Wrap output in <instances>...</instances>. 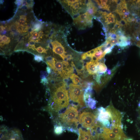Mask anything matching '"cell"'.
<instances>
[{"instance_id": "1", "label": "cell", "mask_w": 140, "mask_h": 140, "mask_svg": "<svg viewBox=\"0 0 140 140\" xmlns=\"http://www.w3.org/2000/svg\"><path fill=\"white\" fill-rule=\"evenodd\" d=\"M67 86L66 83L63 82L55 85L51 93L49 88L47 89L50 94L47 109L52 116L59 114L69 105V99Z\"/></svg>"}, {"instance_id": "2", "label": "cell", "mask_w": 140, "mask_h": 140, "mask_svg": "<svg viewBox=\"0 0 140 140\" xmlns=\"http://www.w3.org/2000/svg\"><path fill=\"white\" fill-rule=\"evenodd\" d=\"M77 106L74 104L69 106L63 112L59 114L56 119V124L62 125L68 130L76 132L78 125V112Z\"/></svg>"}, {"instance_id": "3", "label": "cell", "mask_w": 140, "mask_h": 140, "mask_svg": "<svg viewBox=\"0 0 140 140\" xmlns=\"http://www.w3.org/2000/svg\"><path fill=\"white\" fill-rule=\"evenodd\" d=\"M58 1L62 7L73 18L86 11L87 1L86 0Z\"/></svg>"}, {"instance_id": "4", "label": "cell", "mask_w": 140, "mask_h": 140, "mask_svg": "<svg viewBox=\"0 0 140 140\" xmlns=\"http://www.w3.org/2000/svg\"><path fill=\"white\" fill-rule=\"evenodd\" d=\"M79 123L87 129H92L96 125L97 115L86 110L80 113L78 117Z\"/></svg>"}, {"instance_id": "5", "label": "cell", "mask_w": 140, "mask_h": 140, "mask_svg": "<svg viewBox=\"0 0 140 140\" xmlns=\"http://www.w3.org/2000/svg\"><path fill=\"white\" fill-rule=\"evenodd\" d=\"M69 96L72 101L78 103L81 108L85 107L82 87L79 85L71 83L68 86Z\"/></svg>"}, {"instance_id": "6", "label": "cell", "mask_w": 140, "mask_h": 140, "mask_svg": "<svg viewBox=\"0 0 140 140\" xmlns=\"http://www.w3.org/2000/svg\"><path fill=\"white\" fill-rule=\"evenodd\" d=\"M55 60L54 72L64 79H68L74 71L72 64L70 65L68 61L58 60L55 58Z\"/></svg>"}, {"instance_id": "7", "label": "cell", "mask_w": 140, "mask_h": 140, "mask_svg": "<svg viewBox=\"0 0 140 140\" xmlns=\"http://www.w3.org/2000/svg\"><path fill=\"white\" fill-rule=\"evenodd\" d=\"M93 17L86 11L73 18V24L78 30H85L92 26Z\"/></svg>"}, {"instance_id": "8", "label": "cell", "mask_w": 140, "mask_h": 140, "mask_svg": "<svg viewBox=\"0 0 140 140\" xmlns=\"http://www.w3.org/2000/svg\"><path fill=\"white\" fill-rule=\"evenodd\" d=\"M106 109L109 113L110 116L111 127L115 126H122V114L114 107L111 102L110 105Z\"/></svg>"}, {"instance_id": "9", "label": "cell", "mask_w": 140, "mask_h": 140, "mask_svg": "<svg viewBox=\"0 0 140 140\" xmlns=\"http://www.w3.org/2000/svg\"><path fill=\"white\" fill-rule=\"evenodd\" d=\"M97 120L106 127L111 128L112 125L110 116L106 108L100 107L97 109Z\"/></svg>"}, {"instance_id": "10", "label": "cell", "mask_w": 140, "mask_h": 140, "mask_svg": "<svg viewBox=\"0 0 140 140\" xmlns=\"http://www.w3.org/2000/svg\"><path fill=\"white\" fill-rule=\"evenodd\" d=\"M127 139L116 134L110 129L103 127L102 132L98 134L97 140H126Z\"/></svg>"}, {"instance_id": "11", "label": "cell", "mask_w": 140, "mask_h": 140, "mask_svg": "<svg viewBox=\"0 0 140 140\" xmlns=\"http://www.w3.org/2000/svg\"><path fill=\"white\" fill-rule=\"evenodd\" d=\"M99 63V61H90L87 62L85 67L88 74L91 75L96 74Z\"/></svg>"}, {"instance_id": "12", "label": "cell", "mask_w": 140, "mask_h": 140, "mask_svg": "<svg viewBox=\"0 0 140 140\" xmlns=\"http://www.w3.org/2000/svg\"><path fill=\"white\" fill-rule=\"evenodd\" d=\"M87 6L86 11L90 15L95 16L97 12V9L95 4L91 1L88 0L87 2Z\"/></svg>"}, {"instance_id": "13", "label": "cell", "mask_w": 140, "mask_h": 140, "mask_svg": "<svg viewBox=\"0 0 140 140\" xmlns=\"http://www.w3.org/2000/svg\"><path fill=\"white\" fill-rule=\"evenodd\" d=\"M70 79L74 84H80L82 87H85L86 83L81 80L75 73L72 74L70 77Z\"/></svg>"}, {"instance_id": "14", "label": "cell", "mask_w": 140, "mask_h": 140, "mask_svg": "<svg viewBox=\"0 0 140 140\" xmlns=\"http://www.w3.org/2000/svg\"><path fill=\"white\" fill-rule=\"evenodd\" d=\"M94 1L100 8L108 11L110 10V6L107 4L108 1L95 0Z\"/></svg>"}, {"instance_id": "15", "label": "cell", "mask_w": 140, "mask_h": 140, "mask_svg": "<svg viewBox=\"0 0 140 140\" xmlns=\"http://www.w3.org/2000/svg\"><path fill=\"white\" fill-rule=\"evenodd\" d=\"M96 101L91 97L88 99L85 102V104L89 108L93 109L95 108Z\"/></svg>"}, {"instance_id": "16", "label": "cell", "mask_w": 140, "mask_h": 140, "mask_svg": "<svg viewBox=\"0 0 140 140\" xmlns=\"http://www.w3.org/2000/svg\"><path fill=\"white\" fill-rule=\"evenodd\" d=\"M45 59L47 64L54 70L55 63V58L51 56H47L45 57Z\"/></svg>"}, {"instance_id": "17", "label": "cell", "mask_w": 140, "mask_h": 140, "mask_svg": "<svg viewBox=\"0 0 140 140\" xmlns=\"http://www.w3.org/2000/svg\"><path fill=\"white\" fill-rule=\"evenodd\" d=\"M27 18L26 16L24 15H21L20 16L19 18L18 22H16L15 25L17 27L19 26H23L26 25L27 23L26 22Z\"/></svg>"}, {"instance_id": "18", "label": "cell", "mask_w": 140, "mask_h": 140, "mask_svg": "<svg viewBox=\"0 0 140 140\" xmlns=\"http://www.w3.org/2000/svg\"><path fill=\"white\" fill-rule=\"evenodd\" d=\"M107 71V67L104 63L100 62L97 67V73L102 75L105 73Z\"/></svg>"}, {"instance_id": "19", "label": "cell", "mask_w": 140, "mask_h": 140, "mask_svg": "<svg viewBox=\"0 0 140 140\" xmlns=\"http://www.w3.org/2000/svg\"><path fill=\"white\" fill-rule=\"evenodd\" d=\"M65 129L64 127L61 124H56L54 127V132L56 135H60L63 132Z\"/></svg>"}, {"instance_id": "20", "label": "cell", "mask_w": 140, "mask_h": 140, "mask_svg": "<svg viewBox=\"0 0 140 140\" xmlns=\"http://www.w3.org/2000/svg\"><path fill=\"white\" fill-rule=\"evenodd\" d=\"M42 24L40 22H38L34 25L33 29L34 31H38L40 30L42 26Z\"/></svg>"}, {"instance_id": "21", "label": "cell", "mask_w": 140, "mask_h": 140, "mask_svg": "<svg viewBox=\"0 0 140 140\" xmlns=\"http://www.w3.org/2000/svg\"><path fill=\"white\" fill-rule=\"evenodd\" d=\"M31 36L29 38L30 40L35 41L39 39V37H40L39 33L36 32H33L31 34Z\"/></svg>"}, {"instance_id": "22", "label": "cell", "mask_w": 140, "mask_h": 140, "mask_svg": "<svg viewBox=\"0 0 140 140\" xmlns=\"http://www.w3.org/2000/svg\"><path fill=\"white\" fill-rule=\"evenodd\" d=\"M107 40L108 41L111 45L114 46L115 45H117L118 43V40L117 39L112 38L109 36L107 38Z\"/></svg>"}, {"instance_id": "23", "label": "cell", "mask_w": 140, "mask_h": 140, "mask_svg": "<svg viewBox=\"0 0 140 140\" xmlns=\"http://www.w3.org/2000/svg\"><path fill=\"white\" fill-rule=\"evenodd\" d=\"M3 41V43L1 47L4 46L5 45L8 44L10 41V38L5 35H3L2 36Z\"/></svg>"}, {"instance_id": "24", "label": "cell", "mask_w": 140, "mask_h": 140, "mask_svg": "<svg viewBox=\"0 0 140 140\" xmlns=\"http://www.w3.org/2000/svg\"><path fill=\"white\" fill-rule=\"evenodd\" d=\"M130 42L128 41H127L122 42L119 43L117 45L122 48H124L130 45Z\"/></svg>"}, {"instance_id": "25", "label": "cell", "mask_w": 140, "mask_h": 140, "mask_svg": "<svg viewBox=\"0 0 140 140\" xmlns=\"http://www.w3.org/2000/svg\"><path fill=\"white\" fill-rule=\"evenodd\" d=\"M36 50L39 53H47V50L42 47L41 46H39L36 48Z\"/></svg>"}, {"instance_id": "26", "label": "cell", "mask_w": 140, "mask_h": 140, "mask_svg": "<svg viewBox=\"0 0 140 140\" xmlns=\"http://www.w3.org/2000/svg\"><path fill=\"white\" fill-rule=\"evenodd\" d=\"M44 59L43 56L39 54H36L34 55V60L38 62H40L43 61Z\"/></svg>"}, {"instance_id": "27", "label": "cell", "mask_w": 140, "mask_h": 140, "mask_svg": "<svg viewBox=\"0 0 140 140\" xmlns=\"http://www.w3.org/2000/svg\"><path fill=\"white\" fill-rule=\"evenodd\" d=\"M40 82L44 86L47 85L49 83V80L47 78H44L41 79Z\"/></svg>"}, {"instance_id": "28", "label": "cell", "mask_w": 140, "mask_h": 140, "mask_svg": "<svg viewBox=\"0 0 140 140\" xmlns=\"http://www.w3.org/2000/svg\"><path fill=\"white\" fill-rule=\"evenodd\" d=\"M40 77L41 79L46 78L48 75V73L46 71H40Z\"/></svg>"}, {"instance_id": "29", "label": "cell", "mask_w": 140, "mask_h": 140, "mask_svg": "<svg viewBox=\"0 0 140 140\" xmlns=\"http://www.w3.org/2000/svg\"><path fill=\"white\" fill-rule=\"evenodd\" d=\"M21 9L24 11L28 9H30L29 7L27 6H23L20 7Z\"/></svg>"}, {"instance_id": "30", "label": "cell", "mask_w": 140, "mask_h": 140, "mask_svg": "<svg viewBox=\"0 0 140 140\" xmlns=\"http://www.w3.org/2000/svg\"><path fill=\"white\" fill-rule=\"evenodd\" d=\"M46 72L48 74H50L51 73V68L50 67L47 66L46 67Z\"/></svg>"}, {"instance_id": "31", "label": "cell", "mask_w": 140, "mask_h": 140, "mask_svg": "<svg viewBox=\"0 0 140 140\" xmlns=\"http://www.w3.org/2000/svg\"><path fill=\"white\" fill-rule=\"evenodd\" d=\"M23 0L16 1V3L18 6L21 5L22 3Z\"/></svg>"}, {"instance_id": "32", "label": "cell", "mask_w": 140, "mask_h": 140, "mask_svg": "<svg viewBox=\"0 0 140 140\" xmlns=\"http://www.w3.org/2000/svg\"><path fill=\"white\" fill-rule=\"evenodd\" d=\"M0 32L1 33L5 29V27L3 26H0Z\"/></svg>"}, {"instance_id": "33", "label": "cell", "mask_w": 140, "mask_h": 140, "mask_svg": "<svg viewBox=\"0 0 140 140\" xmlns=\"http://www.w3.org/2000/svg\"><path fill=\"white\" fill-rule=\"evenodd\" d=\"M8 140H16V138L15 137H12L11 138Z\"/></svg>"}, {"instance_id": "34", "label": "cell", "mask_w": 140, "mask_h": 140, "mask_svg": "<svg viewBox=\"0 0 140 140\" xmlns=\"http://www.w3.org/2000/svg\"><path fill=\"white\" fill-rule=\"evenodd\" d=\"M6 31L4 30L1 33H2V34H5L6 33Z\"/></svg>"}, {"instance_id": "35", "label": "cell", "mask_w": 140, "mask_h": 140, "mask_svg": "<svg viewBox=\"0 0 140 140\" xmlns=\"http://www.w3.org/2000/svg\"><path fill=\"white\" fill-rule=\"evenodd\" d=\"M126 140H132V139L131 138H128Z\"/></svg>"}, {"instance_id": "36", "label": "cell", "mask_w": 140, "mask_h": 140, "mask_svg": "<svg viewBox=\"0 0 140 140\" xmlns=\"http://www.w3.org/2000/svg\"><path fill=\"white\" fill-rule=\"evenodd\" d=\"M138 105H139V107H140V103H139Z\"/></svg>"}]
</instances>
